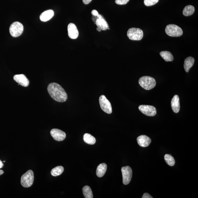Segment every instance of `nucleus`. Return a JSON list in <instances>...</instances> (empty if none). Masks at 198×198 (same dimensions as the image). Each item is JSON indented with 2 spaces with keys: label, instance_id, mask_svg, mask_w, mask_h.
<instances>
[{
  "label": "nucleus",
  "instance_id": "obj_31",
  "mask_svg": "<svg viewBox=\"0 0 198 198\" xmlns=\"http://www.w3.org/2000/svg\"><path fill=\"white\" fill-rule=\"evenodd\" d=\"M4 166V164L2 162L1 160H0V169L3 168Z\"/></svg>",
  "mask_w": 198,
  "mask_h": 198
},
{
  "label": "nucleus",
  "instance_id": "obj_17",
  "mask_svg": "<svg viewBox=\"0 0 198 198\" xmlns=\"http://www.w3.org/2000/svg\"><path fill=\"white\" fill-rule=\"evenodd\" d=\"M195 59L192 57H188L185 59L184 64V68L186 72H188L189 71L192 67L193 66L195 62Z\"/></svg>",
  "mask_w": 198,
  "mask_h": 198
},
{
  "label": "nucleus",
  "instance_id": "obj_13",
  "mask_svg": "<svg viewBox=\"0 0 198 198\" xmlns=\"http://www.w3.org/2000/svg\"><path fill=\"white\" fill-rule=\"evenodd\" d=\"M137 141L138 145L142 147H148L151 142L150 138L145 135L139 136L137 138Z\"/></svg>",
  "mask_w": 198,
  "mask_h": 198
},
{
  "label": "nucleus",
  "instance_id": "obj_33",
  "mask_svg": "<svg viewBox=\"0 0 198 198\" xmlns=\"http://www.w3.org/2000/svg\"><path fill=\"white\" fill-rule=\"evenodd\" d=\"M97 31L99 32H101L102 30L101 29H100L98 27L97 28Z\"/></svg>",
  "mask_w": 198,
  "mask_h": 198
},
{
  "label": "nucleus",
  "instance_id": "obj_19",
  "mask_svg": "<svg viewBox=\"0 0 198 198\" xmlns=\"http://www.w3.org/2000/svg\"><path fill=\"white\" fill-rule=\"evenodd\" d=\"M160 55L167 62L173 61V57L172 53L168 51H162L160 53Z\"/></svg>",
  "mask_w": 198,
  "mask_h": 198
},
{
  "label": "nucleus",
  "instance_id": "obj_26",
  "mask_svg": "<svg viewBox=\"0 0 198 198\" xmlns=\"http://www.w3.org/2000/svg\"><path fill=\"white\" fill-rule=\"evenodd\" d=\"M130 0H116L115 3L119 5H125Z\"/></svg>",
  "mask_w": 198,
  "mask_h": 198
},
{
  "label": "nucleus",
  "instance_id": "obj_6",
  "mask_svg": "<svg viewBox=\"0 0 198 198\" xmlns=\"http://www.w3.org/2000/svg\"><path fill=\"white\" fill-rule=\"evenodd\" d=\"M23 25L19 22H15L10 27V34L13 37H17L21 35L23 32Z\"/></svg>",
  "mask_w": 198,
  "mask_h": 198
},
{
  "label": "nucleus",
  "instance_id": "obj_7",
  "mask_svg": "<svg viewBox=\"0 0 198 198\" xmlns=\"http://www.w3.org/2000/svg\"><path fill=\"white\" fill-rule=\"evenodd\" d=\"M99 103L101 109L105 113L111 114L112 110L111 103L105 95H102L99 98Z\"/></svg>",
  "mask_w": 198,
  "mask_h": 198
},
{
  "label": "nucleus",
  "instance_id": "obj_27",
  "mask_svg": "<svg viewBox=\"0 0 198 198\" xmlns=\"http://www.w3.org/2000/svg\"><path fill=\"white\" fill-rule=\"evenodd\" d=\"M142 198H152L151 196L148 193H145L143 195Z\"/></svg>",
  "mask_w": 198,
  "mask_h": 198
},
{
  "label": "nucleus",
  "instance_id": "obj_29",
  "mask_svg": "<svg viewBox=\"0 0 198 198\" xmlns=\"http://www.w3.org/2000/svg\"><path fill=\"white\" fill-rule=\"evenodd\" d=\"M92 0H83V2L85 5H87L90 3Z\"/></svg>",
  "mask_w": 198,
  "mask_h": 198
},
{
  "label": "nucleus",
  "instance_id": "obj_3",
  "mask_svg": "<svg viewBox=\"0 0 198 198\" xmlns=\"http://www.w3.org/2000/svg\"><path fill=\"white\" fill-rule=\"evenodd\" d=\"M34 176L33 171L28 170L22 175L21 183L22 186L24 187H29L33 184Z\"/></svg>",
  "mask_w": 198,
  "mask_h": 198
},
{
  "label": "nucleus",
  "instance_id": "obj_9",
  "mask_svg": "<svg viewBox=\"0 0 198 198\" xmlns=\"http://www.w3.org/2000/svg\"><path fill=\"white\" fill-rule=\"evenodd\" d=\"M139 109L143 114L148 116H154L156 115V108L154 106L148 105H140Z\"/></svg>",
  "mask_w": 198,
  "mask_h": 198
},
{
  "label": "nucleus",
  "instance_id": "obj_18",
  "mask_svg": "<svg viewBox=\"0 0 198 198\" xmlns=\"http://www.w3.org/2000/svg\"><path fill=\"white\" fill-rule=\"evenodd\" d=\"M107 166L105 163H101L98 166L96 170V174L98 177H103L107 171Z\"/></svg>",
  "mask_w": 198,
  "mask_h": 198
},
{
  "label": "nucleus",
  "instance_id": "obj_22",
  "mask_svg": "<svg viewBox=\"0 0 198 198\" xmlns=\"http://www.w3.org/2000/svg\"><path fill=\"white\" fill-rule=\"evenodd\" d=\"M64 168L62 166H58L53 168L51 171V175L54 177L58 176L64 172Z\"/></svg>",
  "mask_w": 198,
  "mask_h": 198
},
{
  "label": "nucleus",
  "instance_id": "obj_15",
  "mask_svg": "<svg viewBox=\"0 0 198 198\" xmlns=\"http://www.w3.org/2000/svg\"><path fill=\"white\" fill-rule=\"evenodd\" d=\"M54 15V12L53 10H47L42 13L40 15V20L43 22H46L51 19Z\"/></svg>",
  "mask_w": 198,
  "mask_h": 198
},
{
  "label": "nucleus",
  "instance_id": "obj_14",
  "mask_svg": "<svg viewBox=\"0 0 198 198\" xmlns=\"http://www.w3.org/2000/svg\"><path fill=\"white\" fill-rule=\"evenodd\" d=\"M171 107L173 111L175 113H177L180 110V103L178 96L175 95L173 98L171 102Z\"/></svg>",
  "mask_w": 198,
  "mask_h": 198
},
{
  "label": "nucleus",
  "instance_id": "obj_24",
  "mask_svg": "<svg viewBox=\"0 0 198 198\" xmlns=\"http://www.w3.org/2000/svg\"><path fill=\"white\" fill-rule=\"evenodd\" d=\"M164 159L167 164L171 166H174L175 164V160L171 155L168 154H165Z\"/></svg>",
  "mask_w": 198,
  "mask_h": 198
},
{
  "label": "nucleus",
  "instance_id": "obj_4",
  "mask_svg": "<svg viewBox=\"0 0 198 198\" xmlns=\"http://www.w3.org/2000/svg\"><path fill=\"white\" fill-rule=\"evenodd\" d=\"M167 35L173 37H178L182 35L183 32L182 29L175 24H169L167 25L165 29Z\"/></svg>",
  "mask_w": 198,
  "mask_h": 198
},
{
  "label": "nucleus",
  "instance_id": "obj_20",
  "mask_svg": "<svg viewBox=\"0 0 198 198\" xmlns=\"http://www.w3.org/2000/svg\"><path fill=\"white\" fill-rule=\"evenodd\" d=\"M83 140L85 142L90 145L94 144L96 142L95 137L88 133H85L84 134L83 136Z\"/></svg>",
  "mask_w": 198,
  "mask_h": 198
},
{
  "label": "nucleus",
  "instance_id": "obj_21",
  "mask_svg": "<svg viewBox=\"0 0 198 198\" xmlns=\"http://www.w3.org/2000/svg\"><path fill=\"white\" fill-rule=\"evenodd\" d=\"M195 8L192 5H188L186 6L184 9L183 11V14L185 16H189L192 15L194 13Z\"/></svg>",
  "mask_w": 198,
  "mask_h": 198
},
{
  "label": "nucleus",
  "instance_id": "obj_28",
  "mask_svg": "<svg viewBox=\"0 0 198 198\" xmlns=\"http://www.w3.org/2000/svg\"><path fill=\"white\" fill-rule=\"evenodd\" d=\"M91 14L93 16H97L99 15V13H98V12L96 11V10H93L91 12Z\"/></svg>",
  "mask_w": 198,
  "mask_h": 198
},
{
  "label": "nucleus",
  "instance_id": "obj_25",
  "mask_svg": "<svg viewBox=\"0 0 198 198\" xmlns=\"http://www.w3.org/2000/svg\"><path fill=\"white\" fill-rule=\"evenodd\" d=\"M159 0H144L145 5L147 7H150L155 5L158 3Z\"/></svg>",
  "mask_w": 198,
  "mask_h": 198
},
{
  "label": "nucleus",
  "instance_id": "obj_11",
  "mask_svg": "<svg viewBox=\"0 0 198 198\" xmlns=\"http://www.w3.org/2000/svg\"><path fill=\"white\" fill-rule=\"evenodd\" d=\"M14 80L21 86L27 87L29 85L30 82L28 79L24 74L16 75L13 77Z\"/></svg>",
  "mask_w": 198,
  "mask_h": 198
},
{
  "label": "nucleus",
  "instance_id": "obj_16",
  "mask_svg": "<svg viewBox=\"0 0 198 198\" xmlns=\"http://www.w3.org/2000/svg\"><path fill=\"white\" fill-rule=\"evenodd\" d=\"M95 23L97 25V27L101 30H105L108 29L109 30V25L104 18H98L96 21Z\"/></svg>",
  "mask_w": 198,
  "mask_h": 198
},
{
  "label": "nucleus",
  "instance_id": "obj_12",
  "mask_svg": "<svg viewBox=\"0 0 198 198\" xmlns=\"http://www.w3.org/2000/svg\"><path fill=\"white\" fill-rule=\"evenodd\" d=\"M68 35L69 37L72 39H76L79 36V31L76 25L74 24H69L68 26Z\"/></svg>",
  "mask_w": 198,
  "mask_h": 198
},
{
  "label": "nucleus",
  "instance_id": "obj_1",
  "mask_svg": "<svg viewBox=\"0 0 198 198\" xmlns=\"http://www.w3.org/2000/svg\"><path fill=\"white\" fill-rule=\"evenodd\" d=\"M48 90L51 97L57 102L63 103L66 101L68 99L66 91L58 83H50L48 85Z\"/></svg>",
  "mask_w": 198,
  "mask_h": 198
},
{
  "label": "nucleus",
  "instance_id": "obj_30",
  "mask_svg": "<svg viewBox=\"0 0 198 198\" xmlns=\"http://www.w3.org/2000/svg\"><path fill=\"white\" fill-rule=\"evenodd\" d=\"M98 19L97 16H93L92 17V20L94 22H95Z\"/></svg>",
  "mask_w": 198,
  "mask_h": 198
},
{
  "label": "nucleus",
  "instance_id": "obj_8",
  "mask_svg": "<svg viewBox=\"0 0 198 198\" xmlns=\"http://www.w3.org/2000/svg\"><path fill=\"white\" fill-rule=\"evenodd\" d=\"M122 175V182L124 185L129 184L132 177V171L131 167L128 166L122 167L121 169Z\"/></svg>",
  "mask_w": 198,
  "mask_h": 198
},
{
  "label": "nucleus",
  "instance_id": "obj_2",
  "mask_svg": "<svg viewBox=\"0 0 198 198\" xmlns=\"http://www.w3.org/2000/svg\"><path fill=\"white\" fill-rule=\"evenodd\" d=\"M139 83L143 88L146 90H150L156 86V81L151 77L144 76L140 77Z\"/></svg>",
  "mask_w": 198,
  "mask_h": 198
},
{
  "label": "nucleus",
  "instance_id": "obj_10",
  "mask_svg": "<svg viewBox=\"0 0 198 198\" xmlns=\"http://www.w3.org/2000/svg\"><path fill=\"white\" fill-rule=\"evenodd\" d=\"M50 134L55 140L61 141L65 139L66 134L62 130L54 128L50 131Z\"/></svg>",
  "mask_w": 198,
  "mask_h": 198
},
{
  "label": "nucleus",
  "instance_id": "obj_23",
  "mask_svg": "<svg viewBox=\"0 0 198 198\" xmlns=\"http://www.w3.org/2000/svg\"><path fill=\"white\" fill-rule=\"evenodd\" d=\"M83 193L85 198H93V197L92 191L90 187L88 186H85L83 188Z\"/></svg>",
  "mask_w": 198,
  "mask_h": 198
},
{
  "label": "nucleus",
  "instance_id": "obj_5",
  "mask_svg": "<svg viewBox=\"0 0 198 198\" xmlns=\"http://www.w3.org/2000/svg\"><path fill=\"white\" fill-rule=\"evenodd\" d=\"M127 35L130 40H140L143 37L144 33L140 28H132L128 30Z\"/></svg>",
  "mask_w": 198,
  "mask_h": 198
},
{
  "label": "nucleus",
  "instance_id": "obj_32",
  "mask_svg": "<svg viewBox=\"0 0 198 198\" xmlns=\"http://www.w3.org/2000/svg\"><path fill=\"white\" fill-rule=\"evenodd\" d=\"M4 171L3 170H1V169H0V175H2Z\"/></svg>",
  "mask_w": 198,
  "mask_h": 198
}]
</instances>
